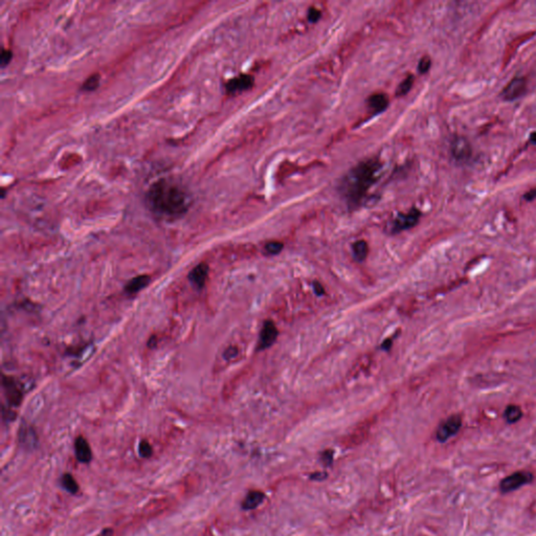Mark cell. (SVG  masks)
I'll use <instances>...</instances> for the list:
<instances>
[{
	"instance_id": "12",
	"label": "cell",
	"mask_w": 536,
	"mask_h": 536,
	"mask_svg": "<svg viewBox=\"0 0 536 536\" xmlns=\"http://www.w3.org/2000/svg\"><path fill=\"white\" fill-rule=\"evenodd\" d=\"M74 450H76V456L78 461L82 463H88L92 458L91 450L88 442L83 437H78L74 442Z\"/></svg>"
},
{
	"instance_id": "22",
	"label": "cell",
	"mask_w": 536,
	"mask_h": 536,
	"mask_svg": "<svg viewBox=\"0 0 536 536\" xmlns=\"http://www.w3.org/2000/svg\"><path fill=\"white\" fill-rule=\"evenodd\" d=\"M265 249L269 255H278L283 249V244L278 241H272L266 244Z\"/></svg>"
},
{
	"instance_id": "20",
	"label": "cell",
	"mask_w": 536,
	"mask_h": 536,
	"mask_svg": "<svg viewBox=\"0 0 536 536\" xmlns=\"http://www.w3.org/2000/svg\"><path fill=\"white\" fill-rule=\"evenodd\" d=\"M99 80H101V77H99V74H97V73L92 74V76H90L88 79H87L83 83L82 89L84 91H93V90H95L98 87V85H99Z\"/></svg>"
},
{
	"instance_id": "23",
	"label": "cell",
	"mask_w": 536,
	"mask_h": 536,
	"mask_svg": "<svg viewBox=\"0 0 536 536\" xmlns=\"http://www.w3.org/2000/svg\"><path fill=\"white\" fill-rule=\"evenodd\" d=\"M12 58H13V53H12L11 49L4 48L2 55H0V64H2L3 68L9 65V63L12 61Z\"/></svg>"
},
{
	"instance_id": "8",
	"label": "cell",
	"mask_w": 536,
	"mask_h": 536,
	"mask_svg": "<svg viewBox=\"0 0 536 536\" xmlns=\"http://www.w3.org/2000/svg\"><path fill=\"white\" fill-rule=\"evenodd\" d=\"M471 146L462 136H458L452 143V154L459 161H466L471 156Z\"/></svg>"
},
{
	"instance_id": "5",
	"label": "cell",
	"mask_w": 536,
	"mask_h": 536,
	"mask_svg": "<svg viewBox=\"0 0 536 536\" xmlns=\"http://www.w3.org/2000/svg\"><path fill=\"white\" fill-rule=\"evenodd\" d=\"M3 385H4L5 393L7 395L9 403L15 406L19 405L22 401L23 394L19 388L17 381L13 377L4 375Z\"/></svg>"
},
{
	"instance_id": "4",
	"label": "cell",
	"mask_w": 536,
	"mask_h": 536,
	"mask_svg": "<svg viewBox=\"0 0 536 536\" xmlns=\"http://www.w3.org/2000/svg\"><path fill=\"white\" fill-rule=\"evenodd\" d=\"M462 426V418L459 415H454L446 419L437 430V439L440 442H445L454 437Z\"/></svg>"
},
{
	"instance_id": "17",
	"label": "cell",
	"mask_w": 536,
	"mask_h": 536,
	"mask_svg": "<svg viewBox=\"0 0 536 536\" xmlns=\"http://www.w3.org/2000/svg\"><path fill=\"white\" fill-rule=\"evenodd\" d=\"M353 253H354V257L357 261L361 262L366 260L367 256H368V253H369V247H368V243L364 240H359L357 242H355L353 244Z\"/></svg>"
},
{
	"instance_id": "10",
	"label": "cell",
	"mask_w": 536,
	"mask_h": 536,
	"mask_svg": "<svg viewBox=\"0 0 536 536\" xmlns=\"http://www.w3.org/2000/svg\"><path fill=\"white\" fill-rule=\"evenodd\" d=\"M278 336V329L276 327L273 321H266L264 323L263 328H262L261 334H260V349H267L269 348L273 343L276 342Z\"/></svg>"
},
{
	"instance_id": "3",
	"label": "cell",
	"mask_w": 536,
	"mask_h": 536,
	"mask_svg": "<svg viewBox=\"0 0 536 536\" xmlns=\"http://www.w3.org/2000/svg\"><path fill=\"white\" fill-rule=\"evenodd\" d=\"M533 480L532 473L529 471H516L512 475L506 477L500 484V489L504 493L514 491L523 485L529 484Z\"/></svg>"
},
{
	"instance_id": "14",
	"label": "cell",
	"mask_w": 536,
	"mask_h": 536,
	"mask_svg": "<svg viewBox=\"0 0 536 536\" xmlns=\"http://www.w3.org/2000/svg\"><path fill=\"white\" fill-rule=\"evenodd\" d=\"M264 498H265V494L262 491H258V490L249 491L243 500L242 507L245 510L256 509L262 504V502L264 501Z\"/></svg>"
},
{
	"instance_id": "15",
	"label": "cell",
	"mask_w": 536,
	"mask_h": 536,
	"mask_svg": "<svg viewBox=\"0 0 536 536\" xmlns=\"http://www.w3.org/2000/svg\"><path fill=\"white\" fill-rule=\"evenodd\" d=\"M368 104L374 112H381L389 105V99L382 93L373 94L369 97Z\"/></svg>"
},
{
	"instance_id": "28",
	"label": "cell",
	"mask_w": 536,
	"mask_h": 536,
	"mask_svg": "<svg viewBox=\"0 0 536 536\" xmlns=\"http://www.w3.org/2000/svg\"><path fill=\"white\" fill-rule=\"evenodd\" d=\"M314 289L317 292V294H323L324 293V287L317 282L314 283Z\"/></svg>"
},
{
	"instance_id": "27",
	"label": "cell",
	"mask_w": 536,
	"mask_h": 536,
	"mask_svg": "<svg viewBox=\"0 0 536 536\" xmlns=\"http://www.w3.org/2000/svg\"><path fill=\"white\" fill-rule=\"evenodd\" d=\"M237 354H238V349H237L236 347H230V348L227 349L226 352H224L223 356L226 359L231 360V359L235 358L237 356Z\"/></svg>"
},
{
	"instance_id": "21",
	"label": "cell",
	"mask_w": 536,
	"mask_h": 536,
	"mask_svg": "<svg viewBox=\"0 0 536 536\" xmlns=\"http://www.w3.org/2000/svg\"><path fill=\"white\" fill-rule=\"evenodd\" d=\"M414 84V77L412 76V74H409L408 77H406L402 82L401 84L399 85V87L397 88V94L398 95H404L406 94L410 88H412V86Z\"/></svg>"
},
{
	"instance_id": "7",
	"label": "cell",
	"mask_w": 536,
	"mask_h": 536,
	"mask_svg": "<svg viewBox=\"0 0 536 536\" xmlns=\"http://www.w3.org/2000/svg\"><path fill=\"white\" fill-rule=\"evenodd\" d=\"M420 218V211L416 208H413L407 214H401L399 215L394 223H393V231L394 232H401L404 230L412 229L418 223Z\"/></svg>"
},
{
	"instance_id": "1",
	"label": "cell",
	"mask_w": 536,
	"mask_h": 536,
	"mask_svg": "<svg viewBox=\"0 0 536 536\" xmlns=\"http://www.w3.org/2000/svg\"><path fill=\"white\" fill-rule=\"evenodd\" d=\"M146 201L157 216L166 219H177L189 210L192 197L184 185L178 181L160 178L149 186Z\"/></svg>"
},
{
	"instance_id": "16",
	"label": "cell",
	"mask_w": 536,
	"mask_h": 536,
	"mask_svg": "<svg viewBox=\"0 0 536 536\" xmlns=\"http://www.w3.org/2000/svg\"><path fill=\"white\" fill-rule=\"evenodd\" d=\"M533 34L532 33H528V35H522L520 37H518L517 39L513 40L512 42H511V44L507 47V51H506V54H505V57H504V66L507 65L508 61L512 58V56L514 55L516 48L518 47V45H520L522 42H525L527 39H529L530 37H532Z\"/></svg>"
},
{
	"instance_id": "25",
	"label": "cell",
	"mask_w": 536,
	"mask_h": 536,
	"mask_svg": "<svg viewBox=\"0 0 536 536\" xmlns=\"http://www.w3.org/2000/svg\"><path fill=\"white\" fill-rule=\"evenodd\" d=\"M431 64H432L431 59H430L428 57H423V58L421 59V61H420V63H419V67H418V68H419V71H420L421 73L426 72V71L430 69Z\"/></svg>"
},
{
	"instance_id": "24",
	"label": "cell",
	"mask_w": 536,
	"mask_h": 536,
	"mask_svg": "<svg viewBox=\"0 0 536 536\" xmlns=\"http://www.w3.org/2000/svg\"><path fill=\"white\" fill-rule=\"evenodd\" d=\"M140 454L142 457L144 458H149L151 455H152V446L150 445V443H149L148 441L144 440L141 442L140 444Z\"/></svg>"
},
{
	"instance_id": "9",
	"label": "cell",
	"mask_w": 536,
	"mask_h": 536,
	"mask_svg": "<svg viewBox=\"0 0 536 536\" xmlns=\"http://www.w3.org/2000/svg\"><path fill=\"white\" fill-rule=\"evenodd\" d=\"M253 85L254 78L249 74H242V76L230 80L226 84V89L229 93H237L249 89Z\"/></svg>"
},
{
	"instance_id": "26",
	"label": "cell",
	"mask_w": 536,
	"mask_h": 536,
	"mask_svg": "<svg viewBox=\"0 0 536 536\" xmlns=\"http://www.w3.org/2000/svg\"><path fill=\"white\" fill-rule=\"evenodd\" d=\"M319 18H320V12L315 8H311L309 10V12H308V19H309V21L316 22Z\"/></svg>"
},
{
	"instance_id": "13",
	"label": "cell",
	"mask_w": 536,
	"mask_h": 536,
	"mask_svg": "<svg viewBox=\"0 0 536 536\" xmlns=\"http://www.w3.org/2000/svg\"><path fill=\"white\" fill-rule=\"evenodd\" d=\"M150 282H151V279L148 275H142L139 277H135L132 280H130L126 286H125V292L128 294L138 293L142 289L147 287Z\"/></svg>"
},
{
	"instance_id": "18",
	"label": "cell",
	"mask_w": 536,
	"mask_h": 536,
	"mask_svg": "<svg viewBox=\"0 0 536 536\" xmlns=\"http://www.w3.org/2000/svg\"><path fill=\"white\" fill-rule=\"evenodd\" d=\"M505 419L509 422V423H515L517 422L521 416H522V412H521V408L518 406V405H509L506 409H505Z\"/></svg>"
},
{
	"instance_id": "2",
	"label": "cell",
	"mask_w": 536,
	"mask_h": 536,
	"mask_svg": "<svg viewBox=\"0 0 536 536\" xmlns=\"http://www.w3.org/2000/svg\"><path fill=\"white\" fill-rule=\"evenodd\" d=\"M380 163L376 159H370L356 166L348 174L343 183V193L351 205H357L369 189L378 178Z\"/></svg>"
},
{
	"instance_id": "11",
	"label": "cell",
	"mask_w": 536,
	"mask_h": 536,
	"mask_svg": "<svg viewBox=\"0 0 536 536\" xmlns=\"http://www.w3.org/2000/svg\"><path fill=\"white\" fill-rule=\"evenodd\" d=\"M208 276V266L205 263L198 264L193 270L189 273V280L191 283L197 287L198 289H201L207 279Z\"/></svg>"
},
{
	"instance_id": "6",
	"label": "cell",
	"mask_w": 536,
	"mask_h": 536,
	"mask_svg": "<svg viewBox=\"0 0 536 536\" xmlns=\"http://www.w3.org/2000/svg\"><path fill=\"white\" fill-rule=\"evenodd\" d=\"M527 82L525 78L516 77L511 80L502 91V96L507 101H512L517 98L526 91Z\"/></svg>"
},
{
	"instance_id": "29",
	"label": "cell",
	"mask_w": 536,
	"mask_h": 536,
	"mask_svg": "<svg viewBox=\"0 0 536 536\" xmlns=\"http://www.w3.org/2000/svg\"><path fill=\"white\" fill-rule=\"evenodd\" d=\"M531 141H532L534 144H536V133H532V135H531Z\"/></svg>"
},
{
	"instance_id": "19",
	"label": "cell",
	"mask_w": 536,
	"mask_h": 536,
	"mask_svg": "<svg viewBox=\"0 0 536 536\" xmlns=\"http://www.w3.org/2000/svg\"><path fill=\"white\" fill-rule=\"evenodd\" d=\"M62 485H63L64 488L70 493H76L79 490V485L77 481L74 480L69 473H66V475H64L63 478H62Z\"/></svg>"
}]
</instances>
